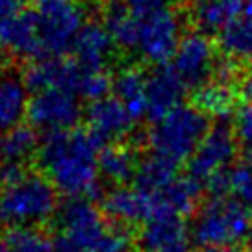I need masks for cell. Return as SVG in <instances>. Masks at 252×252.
<instances>
[{"instance_id": "1", "label": "cell", "mask_w": 252, "mask_h": 252, "mask_svg": "<svg viewBox=\"0 0 252 252\" xmlns=\"http://www.w3.org/2000/svg\"><path fill=\"white\" fill-rule=\"evenodd\" d=\"M106 143L89 128L48 134L37 150V163L56 191L67 197L102 198L98 184V154Z\"/></svg>"}, {"instance_id": "2", "label": "cell", "mask_w": 252, "mask_h": 252, "mask_svg": "<svg viewBox=\"0 0 252 252\" xmlns=\"http://www.w3.org/2000/svg\"><path fill=\"white\" fill-rule=\"evenodd\" d=\"M212 130L210 117L193 104H182L169 115L152 125L147 143L152 154L165 158L174 165L188 161L195 154L208 132Z\"/></svg>"}, {"instance_id": "3", "label": "cell", "mask_w": 252, "mask_h": 252, "mask_svg": "<svg viewBox=\"0 0 252 252\" xmlns=\"http://www.w3.org/2000/svg\"><path fill=\"white\" fill-rule=\"evenodd\" d=\"M252 232V213L237 198H210L198 206L191 224L193 241L202 247H234L249 239Z\"/></svg>"}, {"instance_id": "4", "label": "cell", "mask_w": 252, "mask_h": 252, "mask_svg": "<svg viewBox=\"0 0 252 252\" xmlns=\"http://www.w3.org/2000/svg\"><path fill=\"white\" fill-rule=\"evenodd\" d=\"M58 193L45 174H26L2 193V220L11 228H37L58 213Z\"/></svg>"}, {"instance_id": "5", "label": "cell", "mask_w": 252, "mask_h": 252, "mask_svg": "<svg viewBox=\"0 0 252 252\" xmlns=\"http://www.w3.org/2000/svg\"><path fill=\"white\" fill-rule=\"evenodd\" d=\"M33 15L47 58H63L74 48L86 26L87 6L84 0H37Z\"/></svg>"}, {"instance_id": "6", "label": "cell", "mask_w": 252, "mask_h": 252, "mask_svg": "<svg viewBox=\"0 0 252 252\" xmlns=\"http://www.w3.org/2000/svg\"><path fill=\"white\" fill-rule=\"evenodd\" d=\"M58 224L62 234L67 236L87 252H96L110 230V219L93 204V200L84 197H67L58 208Z\"/></svg>"}, {"instance_id": "7", "label": "cell", "mask_w": 252, "mask_h": 252, "mask_svg": "<svg viewBox=\"0 0 252 252\" xmlns=\"http://www.w3.org/2000/svg\"><path fill=\"white\" fill-rule=\"evenodd\" d=\"M26 117L33 130L48 134L71 132L82 117L78 96L65 89H45L33 93Z\"/></svg>"}, {"instance_id": "8", "label": "cell", "mask_w": 252, "mask_h": 252, "mask_svg": "<svg viewBox=\"0 0 252 252\" xmlns=\"http://www.w3.org/2000/svg\"><path fill=\"white\" fill-rule=\"evenodd\" d=\"M137 52L154 65H165L180 45V21L173 9L163 8L137 17Z\"/></svg>"}, {"instance_id": "9", "label": "cell", "mask_w": 252, "mask_h": 252, "mask_svg": "<svg viewBox=\"0 0 252 252\" xmlns=\"http://www.w3.org/2000/svg\"><path fill=\"white\" fill-rule=\"evenodd\" d=\"M237 152V137L234 126L226 121L212 126L195 154L188 159V176L204 186L215 173L228 169Z\"/></svg>"}, {"instance_id": "10", "label": "cell", "mask_w": 252, "mask_h": 252, "mask_svg": "<svg viewBox=\"0 0 252 252\" xmlns=\"http://www.w3.org/2000/svg\"><path fill=\"white\" fill-rule=\"evenodd\" d=\"M215 62H217V56H215L212 41L202 33L195 32L180 41L173 56V62L169 65L184 82V86L197 91L198 87H202L212 80Z\"/></svg>"}, {"instance_id": "11", "label": "cell", "mask_w": 252, "mask_h": 252, "mask_svg": "<svg viewBox=\"0 0 252 252\" xmlns=\"http://www.w3.org/2000/svg\"><path fill=\"white\" fill-rule=\"evenodd\" d=\"M86 117L89 130L106 145L125 139L135 125L125 104L115 96H106L91 102L86 111Z\"/></svg>"}, {"instance_id": "12", "label": "cell", "mask_w": 252, "mask_h": 252, "mask_svg": "<svg viewBox=\"0 0 252 252\" xmlns=\"http://www.w3.org/2000/svg\"><path fill=\"white\" fill-rule=\"evenodd\" d=\"M102 212L108 219L132 226L139 222H149L154 219V198L152 195L141 193L139 189H130L126 186H119L108 191L100 198Z\"/></svg>"}, {"instance_id": "13", "label": "cell", "mask_w": 252, "mask_h": 252, "mask_svg": "<svg viewBox=\"0 0 252 252\" xmlns=\"http://www.w3.org/2000/svg\"><path fill=\"white\" fill-rule=\"evenodd\" d=\"M188 91L171 65H159L147 76V102L149 121L154 125L182 106V98Z\"/></svg>"}, {"instance_id": "14", "label": "cell", "mask_w": 252, "mask_h": 252, "mask_svg": "<svg viewBox=\"0 0 252 252\" xmlns=\"http://www.w3.org/2000/svg\"><path fill=\"white\" fill-rule=\"evenodd\" d=\"M0 48L21 60H47L33 9H24L21 15L8 21L0 28Z\"/></svg>"}, {"instance_id": "15", "label": "cell", "mask_w": 252, "mask_h": 252, "mask_svg": "<svg viewBox=\"0 0 252 252\" xmlns=\"http://www.w3.org/2000/svg\"><path fill=\"white\" fill-rule=\"evenodd\" d=\"M202 195V186L189 176H178L154 198V219L156 217H186L195 215L198 200Z\"/></svg>"}, {"instance_id": "16", "label": "cell", "mask_w": 252, "mask_h": 252, "mask_svg": "<svg viewBox=\"0 0 252 252\" xmlns=\"http://www.w3.org/2000/svg\"><path fill=\"white\" fill-rule=\"evenodd\" d=\"M28 87L23 74L11 69H0V135L21 126L28 113Z\"/></svg>"}, {"instance_id": "17", "label": "cell", "mask_w": 252, "mask_h": 252, "mask_svg": "<svg viewBox=\"0 0 252 252\" xmlns=\"http://www.w3.org/2000/svg\"><path fill=\"white\" fill-rule=\"evenodd\" d=\"M113 48H115V43L111 39L110 32L106 30V26L89 21L80 32L72 54H74V60L89 71H106Z\"/></svg>"}, {"instance_id": "18", "label": "cell", "mask_w": 252, "mask_h": 252, "mask_svg": "<svg viewBox=\"0 0 252 252\" xmlns=\"http://www.w3.org/2000/svg\"><path fill=\"white\" fill-rule=\"evenodd\" d=\"M147 72L141 67L128 65L119 69L117 74L111 78L113 96L125 104L128 113L135 123L149 115V102H147Z\"/></svg>"}, {"instance_id": "19", "label": "cell", "mask_w": 252, "mask_h": 252, "mask_svg": "<svg viewBox=\"0 0 252 252\" xmlns=\"http://www.w3.org/2000/svg\"><path fill=\"white\" fill-rule=\"evenodd\" d=\"M188 241V228L180 217L150 219L135 236V243L141 252H167Z\"/></svg>"}, {"instance_id": "20", "label": "cell", "mask_w": 252, "mask_h": 252, "mask_svg": "<svg viewBox=\"0 0 252 252\" xmlns=\"http://www.w3.org/2000/svg\"><path fill=\"white\" fill-rule=\"evenodd\" d=\"M245 0H206L193 8V26L202 35H217L243 15Z\"/></svg>"}, {"instance_id": "21", "label": "cell", "mask_w": 252, "mask_h": 252, "mask_svg": "<svg viewBox=\"0 0 252 252\" xmlns=\"http://www.w3.org/2000/svg\"><path fill=\"white\" fill-rule=\"evenodd\" d=\"M137 152L134 147L126 143H111L104 147L98 154V173L104 180L115 184V188L125 186L135 178L137 167H139Z\"/></svg>"}, {"instance_id": "22", "label": "cell", "mask_w": 252, "mask_h": 252, "mask_svg": "<svg viewBox=\"0 0 252 252\" xmlns=\"http://www.w3.org/2000/svg\"><path fill=\"white\" fill-rule=\"evenodd\" d=\"M104 26L110 32L115 47L123 50L137 48V26L139 19L128 8L126 0H108L104 8Z\"/></svg>"}, {"instance_id": "23", "label": "cell", "mask_w": 252, "mask_h": 252, "mask_svg": "<svg viewBox=\"0 0 252 252\" xmlns=\"http://www.w3.org/2000/svg\"><path fill=\"white\" fill-rule=\"evenodd\" d=\"M237 104V89L234 84L210 80L208 84L198 87L193 96V106L206 113L208 117L224 119L236 113Z\"/></svg>"}, {"instance_id": "24", "label": "cell", "mask_w": 252, "mask_h": 252, "mask_svg": "<svg viewBox=\"0 0 252 252\" xmlns=\"http://www.w3.org/2000/svg\"><path fill=\"white\" fill-rule=\"evenodd\" d=\"M176 169L178 165H174L173 161L158 154H150L139 161L134 178L135 189H139L141 193H147V195H156L178 178Z\"/></svg>"}, {"instance_id": "25", "label": "cell", "mask_w": 252, "mask_h": 252, "mask_svg": "<svg viewBox=\"0 0 252 252\" xmlns=\"http://www.w3.org/2000/svg\"><path fill=\"white\" fill-rule=\"evenodd\" d=\"M39 141L32 126L21 125L0 135V163H23L37 156Z\"/></svg>"}, {"instance_id": "26", "label": "cell", "mask_w": 252, "mask_h": 252, "mask_svg": "<svg viewBox=\"0 0 252 252\" xmlns=\"http://www.w3.org/2000/svg\"><path fill=\"white\" fill-rule=\"evenodd\" d=\"M222 56L234 62L252 63V15H243L219 35Z\"/></svg>"}, {"instance_id": "27", "label": "cell", "mask_w": 252, "mask_h": 252, "mask_svg": "<svg viewBox=\"0 0 252 252\" xmlns=\"http://www.w3.org/2000/svg\"><path fill=\"white\" fill-rule=\"evenodd\" d=\"M4 241L9 252H50V241L39 228H9Z\"/></svg>"}, {"instance_id": "28", "label": "cell", "mask_w": 252, "mask_h": 252, "mask_svg": "<svg viewBox=\"0 0 252 252\" xmlns=\"http://www.w3.org/2000/svg\"><path fill=\"white\" fill-rule=\"evenodd\" d=\"M234 132H236L237 141L247 149H252V102L237 108Z\"/></svg>"}, {"instance_id": "29", "label": "cell", "mask_w": 252, "mask_h": 252, "mask_svg": "<svg viewBox=\"0 0 252 252\" xmlns=\"http://www.w3.org/2000/svg\"><path fill=\"white\" fill-rule=\"evenodd\" d=\"M126 4L134 11L135 17L149 15V13H154L158 9L167 8V0H126Z\"/></svg>"}, {"instance_id": "30", "label": "cell", "mask_w": 252, "mask_h": 252, "mask_svg": "<svg viewBox=\"0 0 252 252\" xmlns=\"http://www.w3.org/2000/svg\"><path fill=\"white\" fill-rule=\"evenodd\" d=\"M26 0H0V28L24 11Z\"/></svg>"}, {"instance_id": "31", "label": "cell", "mask_w": 252, "mask_h": 252, "mask_svg": "<svg viewBox=\"0 0 252 252\" xmlns=\"http://www.w3.org/2000/svg\"><path fill=\"white\" fill-rule=\"evenodd\" d=\"M50 252H87V251H84V249L78 247L76 243H72L67 236L58 234V236L50 241Z\"/></svg>"}, {"instance_id": "32", "label": "cell", "mask_w": 252, "mask_h": 252, "mask_svg": "<svg viewBox=\"0 0 252 252\" xmlns=\"http://www.w3.org/2000/svg\"><path fill=\"white\" fill-rule=\"evenodd\" d=\"M239 91H241V94L249 102H252V72H249V76L241 82V89Z\"/></svg>"}, {"instance_id": "33", "label": "cell", "mask_w": 252, "mask_h": 252, "mask_svg": "<svg viewBox=\"0 0 252 252\" xmlns=\"http://www.w3.org/2000/svg\"><path fill=\"white\" fill-rule=\"evenodd\" d=\"M200 252H247V251L241 249V247H237V245H234V247H210V249H202Z\"/></svg>"}, {"instance_id": "34", "label": "cell", "mask_w": 252, "mask_h": 252, "mask_svg": "<svg viewBox=\"0 0 252 252\" xmlns=\"http://www.w3.org/2000/svg\"><path fill=\"white\" fill-rule=\"evenodd\" d=\"M243 165L247 167V169H251V171H252V149H249L247 152H245V156H243Z\"/></svg>"}, {"instance_id": "35", "label": "cell", "mask_w": 252, "mask_h": 252, "mask_svg": "<svg viewBox=\"0 0 252 252\" xmlns=\"http://www.w3.org/2000/svg\"><path fill=\"white\" fill-rule=\"evenodd\" d=\"M245 13L252 15V0H245Z\"/></svg>"}, {"instance_id": "36", "label": "cell", "mask_w": 252, "mask_h": 252, "mask_svg": "<svg viewBox=\"0 0 252 252\" xmlns=\"http://www.w3.org/2000/svg\"><path fill=\"white\" fill-rule=\"evenodd\" d=\"M0 252H9L8 249V243L4 241V239H0Z\"/></svg>"}, {"instance_id": "37", "label": "cell", "mask_w": 252, "mask_h": 252, "mask_svg": "<svg viewBox=\"0 0 252 252\" xmlns=\"http://www.w3.org/2000/svg\"><path fill=\"white\" fill-rule=\"evenodd\" d=\"M247 252H252V232L251 236H249V239H247Z\"/></svg>"}, {"instance_id": "38", "label": "cell", "mask_w": 252, "mask_h": 252, "mask_svg": "<svg viewBox=\"0 0 252 252\" xmlns=\"http://www.w3.org/2000/svg\"><path fill=\"white\" fill-rule=\"evenodd\" d=\"M188 2H195V6H197V4H202V2H206V0H188Z\"/></svg>"}, {"instance_id": "39", "label": "cell", "mask_w": 252, "mask_h": 252, "mask_svg": "<svg viewBox=\"0 0 252 252\" xmlns=\"http://www.w3.org/2000/svg\"><path fill=\"white\" fill-rule=\"evenodd\" d=\"M0 220H2V195H0Z\"/></svg>"}, {"instance_id": "40", "label": "cell", "mask_w": 252, "mask_h": 252, "mask_svg": "<svg viewBox=\"0 0 252 252\" xmlns=\"http://www.w3.org/2000/svg\"><path fill=\"white\" fill-rule=\"evenodd\" d=\"M247 208H249V210H251V213H252V198H251V202L247 204Z\"/></svg>"}]
</instances>
